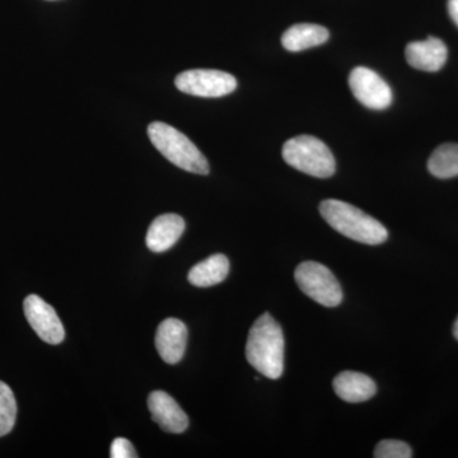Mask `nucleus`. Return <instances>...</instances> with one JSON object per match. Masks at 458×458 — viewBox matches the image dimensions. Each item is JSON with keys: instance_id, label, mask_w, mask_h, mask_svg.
I'll return each mask as SVG.
<instances>
[{"instance_id": "obj_1", "label": "nucleus", "mask_w": 458, "mask_h": 458, "mask_svg": "<svg viewBox=\"0 0 458 458\" xmlns=\"http://www.w3.org/2000/svg\"><path fill=\"white\" fill-rule=\"evenodd\" d=\"M284 334L269 313H264L252 325L246 344L249 363L262 376L278 379L284 370Z\"/></svg>"}, {"instance_id": "obj_2", "label": "nucleus", "mask_w": 458, "mask_h": 458, "mask_svg": "<svg viewBox=\"0 0 458 458\" xmlns=\"http://www.w3.org/2000/svg\"><path fill=\"white\" fill-rule=\"evenodd\" d=\"M319 213L335 231L357 242L381 245L387 240L388 232L382 223L345 201H322Z\"/></svg>"}, {"instance_id": "obj_3", "label": "nucleus", "mask_w": 458, "mask_h": 458, "mask_svg": "<svg viewBox=\"0 0 458 458\" xmlns=\"http://www.w3.org/2000/svg\"><path fill=\"white\" fill-rule=\"evenodd\" d=\"M148 137L153 146L171 164L197 174H209V162L199 148L185 134L165 123H152L148 126Z\"/></svg>"}, {"instance_id": "obj_4", "label": "nucleus", "mask_w": 458, "mask_h": 458, "mask_svg": "<svg viewBox=\"0 0 458 458\" xmlns=\"http://www.w3.org/2000/svg\"><path fill=\"white\" fill-rule=\"evenodd\" d=\"M283 158L295 170L318 179H327L335 174L333 153L324 141L311 135H300L286 141L283 147Z\"/></svg>"}, {"instance_id": "obj_5", "label": "nucleus", "mask_w": 458, "mask_h": 458, "mask_svg": "<svg viewBox=\"0 0 458 458\" xmlns=\"http://www.w3.org/2000/svg\"><path fill=\"white\" fill-rule=\"evenodd\" d=\"M295 282L307 297L322 306L336 307L342 303L343 289L325 265L306 261L294 271Z\"/></svg>"}, {"instance_id": "obj_6", "label": "nucleus", "mask_w": 458, "mask_h": 458, "mask_svg": "<svg viewBox=\"0 0 458 458\" xmlns=\"http://www.w3.org/2000/svg\"><path fill=\"white\" fill-rule=\"evenodd\" d=\"M177 89L197 98H216L227 96L237 89L233 75L216 69H192L182 72L174 80Z\"/></svg>"}, {"instance_id": "obj_7", "label": "nucleus", "mask_w": 458, "mask_h": 458, "mask_svg": "<svg viewBox=\"0 0 458 458\" xmlns=\"http://www.w3.org/2000/svg\"><path fill=\"white\" fill-rule=\"evenodd\" d=\"M349 86L354 98L372 110H385L393 102L390 86L372 69L358 66L349 75Z\"/></svg>"}, {"instance_id": "obj_8", "label": "nucleus", "mask_w": 458, "mask_h": 458, "mask_svg": "<svg viewBox=\"0 0 458 458\" xmlns=\"http://www.w3.org/2000/svg\"><path fill=\"white\" fill-rule=\"evenodd\" d=\"M23 310L27 321L42 342L56 345L64 340V327L55 310L38 295H29L23 302Z\"/></svg>"}, {"instance_id": "obj_9", "label": "nucleus", "mask_w": 458, "mask_h": 458, "mask_svg": "<svg viewBox=\"0 0 458 458\" xmlns=\"http://www.w3.org/2000/svg\"><path fill=\"white\" fill-rule=\"evenodd\" d=\"M153 420L167 433L180 434L189 427V418L179 403L165 391H155L148 397Z\"/></svg>"}, {"instance_id": "obj_10", "label": "nucleus", "mask_w": 458, "mask_h": 458, "mask_svg": "<svg viewBox=\"0 0 458 458\" xmlns=\"http://www.w3.org/2000/svg\"><path fill=\"white\" fill-rule=\"evenodd\" d=\"M188 343V327L177 318H165L156 333V348L159 357L168 364L179 363Z\"/></svg>"}, {"instance_id": "obj_11", "label": "nucleus", "mask_w": 458, "mask_h": 458, "mask_svg": "<svg viewBox=\"0 0 458 458\" xmlns=\"http://www.w3.org/2000/svg\"><path fill=\"white\" fill-rule=\"evenodd\" d=\"M405 56L412 68L433 73L441 71L447 62L448 50L439 38H428L426 41L410 42Z\"/></svg>"}, {"instance_id": "obj_12", "label": "nucleus", "mask_w": 458, "mask_h": 458, "mask_svg": "<svg viewBox=\"0 0 458 458\" xmlns=\"http://www.w3.org/2000/svg\"><path fill=\"white\" fill-rule=\"evenodd\" d=\"M185 232V221L177 214H164L157 216L148 229L146 242L153 252L170 250Z\"/></svg>"}, {"instance_id": "obj_13", "label": "nucleus", "mask_w": 458, "mask_h": 458, "mask_svg": "<svg viewBox=\"0 0 458 458\" xmlns=\"http://www.w3.org/2000/svg\"><path fill=\"white\" fill-rule=\"evenodd\" d=\"M334 390L340 399L352 403H364L377 393L375 381L370 377L352 370H345L335 377Z\"/></svg>"}, {"instance_id": "obj_14", "label": "nucleus", "mask_w": 458, "mask_h": 458, "mask_svg": "<svg viewBox=\"0 0 458 458\" xmlns=\"http://www.w3.org/2000/svg\"><path fill=\"white\" fill-rule=\"evenodd\" d=\"M328 36L330 35L325 27L300 23L286 30L282 38V44L285 50L298 53L325 44L328 40Z\"/></svg>"}, {"instance_id": "obj_15", "label": "nucleus", "mask_w": 458, "mask_h": 458, "mask_svg": "<svg viewBox=\"0 0 458 458\" xmlns=\"http://www.w3.org/2000/svg\"><path fill=\"white\" fill-rule=\"evenodd\" d=\"M229 261L227 256L216 254L195 265L189 273V282L198 288L219 284L227 278Z\"/></svg>"}, {"instance_id": "obj_16", "label": "nucleus", "mask_w": 458, "mask_h": 458, "mask_svg": "<svg viewBox=\"0 0 458 458\" xmlns=\"http://www.w3.org/2000/svg\"><path fill=\"white\" fill-rule=\"evenodd\" d=\"M428 170L438 179L458 176V144H442L428 161Z\"/></svg>"}, {"instance_id": "obj_17", "label": "nucleus", "mask_w": 458, "mask_h": 458, "mask_svg": "<svg viewBox=\"0 0 458 458\" xmlns=\"http://www.w3.org/2000/svg\"><path fill=\"white\" fill-rule=\"evenodd\" d=\"M17 403L11 387L0 381V437L11 433L16 424Z\"/></svg>"}, {"instance_id": "obj_18", "label": "nucleus", "mask_w": 458, "mask_h": 458, "mask_svg": "<svg viewBox=\"0 0 458 458\" xmlns=\"http://www.w3.org/2000/svg\"><path fill=\"white\" fill-rule=\"evenodd\" d=\"M373 456L376 458H410L412 457V451L408 443L386 439L377 445Z\"/></svg>"}, {"instance_id": "obj_19", "label": "nucleus", "mask_w": 458, "mask_h": 458, "mask_svg": "<svg viewBox=\"0 0 458 458\" xmlns=\"http://www.w3.org/2000/svg\"><path fill=\"white\" fill-rule=\"evenodd\" d=\"M110 457L135 458L138 457V454L131 441L125 438H116L111 443Z\"/></svg>"}, {"instance_id": "obj_20", "label": "nucleus", "mask_w": 458, "mask_h": 458, "mask_svg": "<svg viewBox=\"0 0 458 458\" xmlns=\"http://www.w3.org/2000/svg\"><path fill=\"white\" fill-rule=\"evenodd\" d=\"M448 13L458 26V0H448Z\"/></svg>"}, {"instance_id": "obj_21", "label": "nucleus", "mask_w": 458, "mask_h": 458, "mask_svg": "<svg viewBox=\"0 0 458 458\" xmlns=\"http://www.w3.org/2000/svg\"><path fill=\"white\" fill-rule=\"evenodd\" d=\"M454 337H456V339L458 340V318L456 319V322H454Z\"/></svg>"}]
</instances>
